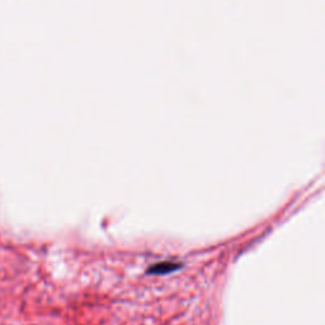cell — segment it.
<instances>
[{
	"label": "cell",
	"mask_w": 325,
	"mask_h": 325,
	"mask_svg": "<svg viewBox=\"0 0 325 325\" xmlns=\"http://www.w3.org/2000/svg\"><path fill=\"white\" fill-rule=\"evenodd\" d=\"M183 264L182 263H176V262H169V260H165V262H159V263L153 264L150 266L149 268L146 269L147 274H168L172 273L174 271H178L179 268H182Z\"/></svg>",
	"instance_id": "6da1fadb"
}]
</instances>
